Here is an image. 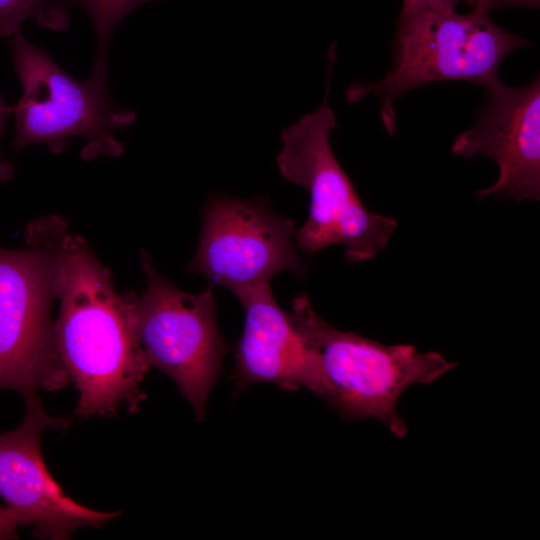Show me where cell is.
I'll return each instance as SVG.
<instances>
[{
    "label": "cell",
    "instance_id": "5",
    "mask_svg": "<svg viewBox=\"0 0 540 540\" xmlns=\"http://www.w3.org/2000/svg\"><path fill=\"white\" fill-rule=\"evenodd\" d=\"M9 46L23 89L12 107L14 150L46 144L59 154L70 137L80 136L87 140L81 152L85 160L123 153L124 145L114 131L133 124L136 114L116 104L107 78L90 75L86 81L74 79L22 32L11 37Z\"/></svg>",
    "mask_w": 540,
    "mask_h": 540
},
{
    "label": "cell",
    "instance_id": "3",
    "mask_svg": "<svg viewBox=\"0 0 540 540\" xmlns=\"http://www.w3.org/2000/svg\"><path fill=\"white\" fill-rule=\"evenodd\" d=\"M336 55L332 44L323 102L282 131L277 164L285 179L310 195L308 218L294 231L297 249L312 256L340 244L347 261L358 263L373 259L386 246L397 221L365 207L331 148L330 134L337 127V118L328 95Z\"/></svg>",
    "mask_w": 540,
    "mask_h": 540
},
{
    "label": "cell",
    "instance_id": "16",
    "mask_svg": "<svg viewBox=\"0 0 540 540\" xmlns=\"http://www.w3.org/2000/svg\"><path fill=\"white\" fill-rule=\"evenodd\" d=\"M19 527L21 519L18 513L6 505L0 506V540L17 538Z\"/></svg>",
    "mask_w": 540,
    "mask_h": 540
},
{
    "label": "cell",
    "instance_id": "2",
    "mask_svg": "<svg viewBox=\"0 0 540 540\" xmlns=\"http://www.w3.org/2000/svg\"><path fill=\"white\" fill-rule=\"evenodd\" d=\"M291 309L292 323L319 359L318 397L345 420L377 419L398 438L407 433L397 412L402 394L412 385L434 382L456 365L438 352L340 331L313 310L304 293L293 298Z\"/></svg>",
    "mask_w": 540,
    "mask_h": 540
},
{
    "label": "cell",
    "instance_id": "7",
    "mask_svg": "<svg viewBox=\"0 0 540 540\" xmlns=\"http://www.w3.org/2000/svg\"><path fill=\"white\" fill-rule=\"evenodd\" d=\"M140 257L146 289L140 296L131 293L138 342L150 366L175 383L196 419L203 420L227 352L216 322L213 287L199 294L185 292L157 271L147 251L141 250Z\"/></svg>",
    "mask_w": 540,
    "mask_h": 540
},
{
    "label": "cell",
    "instance_id": "18",
    "mask_svg": "<svg viewBox=\"0 0 540 540\" xmlns=\"http://www.w3.org/2000/svg\"><path fill=\"white\" fill-rule=\"evenodd\" d=\"M474 11L489 12L487 8L488 0H467Z\"/></svg>",
    "mask_w": 540,
    "mask_h": 540
},
{
    "label": "cell",
    "instance_id": "15",
    "mask_svg": "<svg viewBox=\"0 0 540 540\" xmlns=\"http://www.w3.org/2000/svg\"><path fill=\"white\" fill-rule=\"evenodd\" d=\"M12 113V107H9L3 96L0 94V142L5 130L6 121ZM14 175V166L4 156L0 147V188L9 182Z\"/></svg>",
    "mask_w": 540,
    "mask_h": 540
},
{
    "label": "cell",
    "instance_id": "17",
    "mask_svg": "<svg viewBox=\"0 0 540 540\" xmlns=\"http://www.w3.org/2000/svg\"><path fill=\"white\" fill-rule=\"evenodd\" d=\"M540 0H488V10L492 8H503L511 6H522L529 8H538Z\"/></svg>",
    "mask_w": 540,
    "mask_h": 540
},
{
    "label": "cell",
    "instance_id": "10",
    "mask_svg": "<svg viewBox=\"0 0 540 540\" xmlns=\"http://www.w3.org/2000/svg\"><path fill=\"white\" fill-rule=\"evenodd\" d=\"M475 126L458 135L452 152L482 155L499 167L496 182L477 190L478 199L494 195L516 201L540 199V77L519 87L499 83L486 90Z\"/></svg>",
    "mask_w": 540,
    "mask_h": 540
},
{
    "label": "cell",
    "instance_id": "6",
    "mask_svg": "<svg viewBox=\"0 0 540 540\" xmlns=\"http://www.w3.org/2000/svg\"><path fill=\"white\" fill-rule=\"evenodd\" d=\"M25 243L0 248V391L27 401L71 380L56 345L54 255L39 219L27 226Z\"/></svg>",
    "mask_w": 540,
    "mask_h": 540
},
{
    "label": "cell",
    "instance_id": "14",
    "mask_svg": "<svg viewBox=\"0 0 540 540\" xmlns=\"http://www.w3.org/2000/svg\"><path fill=\"white\" fill-rule=\"evenodd\" d=\"M462 1L463 0H403L398 22L430 10L456 11L457 6Z\"/></svg>",
    "mask_w": 540,
    "mask_h": 540
},
{
    "label": "cell",
    "instance_id": "11",
    "mask_svg": "<svg viewBox=\"0 0 540 540\" xmlns=\"http://www.w3.org/2000/svg\"><path fill=\"white\" fill-rule=\"evenodd\" d=\"M243 306V332L234 349L233 378L243 390L271 383L294 392L304 388L316 396L321 390V370L316 352L276 302L270 282L234 294Z\"/></svg>",
    "mask_w": 540,
    "mask_h": 540
},
{
    "label": "cell",
    "instance_id": "9",
    "mask_svg": "<svg viewBox=\"0 0 540 540\" xmlns=\"http://www.w3.org/2000/svg\"><path fill=\"white\" fill-rule=\"evenodd\" d=\"M25 415L14 430L0 433V496L18 513L21 527L41 539L66 540L81 527L99 529L122 512L89 509L64 493L41 454L46 429H65L70 419L45 412L39 397L24 401Z\"/></svg>",
    "mask_w": 540,
    "mask_h": 540
},
{
    "label": "cell",
    "instance_id": "1",
    "mask_svg": "<svg viewBox=\"0 0 540 540\" xmlns=\"http://www.w3.org/2000/svg\"><path fill=\"white\" fill-rule=\"evenodd\" d=\"M41 222L54 255L56 345L79 391L75 416L111 417L123 405L134 413L151 366L135 333L132 294L117 293L110 271L61 217Z\"/></svg>",
    "mask_w": 540,
    "mask_h": 540
},
{
    "label": "cell",
    "instance_id": "13",
    "mask_svg": "<svg viewBox=\"0 0 540 540\" xmlns=\"http://www.w3.org/2000/svg\"><path fill=\"white\" fill-rule=\"evenodd\" d=\"M34 19L41 27L65 30L69 27V12L56 0H0V36L12 37L22 32L28 19Z\"/></svg>",
    "mask_w": 540,
    "mask_h": 540
},
{
    "label": "cell",
    "instance_id": "4",
    "mask_svg": "<svg viewBox=\"0 0 540 540\" xmlns=\"http://www.w3.org/2000/svg\"><path fill=\"white\" fill-rule=\"evenodd\" d=\"M528 45L494 23L488 12L425 11L398 22L392 69L377 81L348 86L346 99L377 96L382 123L393 135L396 97L438 81H467L487 90L500 82L498 69L507 55Z\"/></svg>",
    "mask_w": 540,
    "mask_h": 540
},
{
    "label": "cell",
    "instance_id": "8",
    "mask_svg": "<svg viewBox=\"0 0 540 540\" xmlns=\"http://www.w3.org/2000/svg\"><path fill=\"white\" fill-rule=\"evenodd\" d=\"M294 223L276 214L264 197L209 195L197 250L188 271L211 287L236 292L270 280L282 271L307 275L294 242Z\"/></svg>",
    "mask_w": 540,
    "mask_h": 540
},
{
    "label": "cell",
    "instance_id": "12",
    "mask_svg": "<svg viewBox=\"0 0 540 540\" xmlns=\"http://www.w3.org/2000/svg\"><path fill=\"white\" fill-rule=\"evenodd\" d=\"M150 0H56L69 12L73 6L83 9L92 21L97 49L91 75L107 78V54L113 32L119 22L139 5Z\"/></svg>",
    "mask_w": 540,
    "mask_h": 540
}]
</instances>
